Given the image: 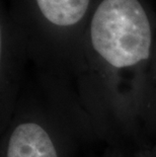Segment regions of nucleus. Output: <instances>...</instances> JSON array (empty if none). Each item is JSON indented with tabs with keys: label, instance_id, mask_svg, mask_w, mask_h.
Instances as JSON below:
<instances>
[{
	"label": "nucleus",
	"instance_id": "obj_1",
	"mask_svg": "<svg viewBox=\"0 0 156 157\" xmlns=\"http://www.w3.org/2000/svg\"><path fill=\"white\" fill-rule=\"evenodd\" d=\"M92 50L107 72L85 85L95 102L109 109L135 105L123 72L141 67L151 56L150 21L138 0H104L89 29Z\"/></svg>",
	"mask_w": 156,
	"mask_h": 157
},
{
	"label": "nucleus",
	"instance_id": "obj_2",
	"mask_svg": "<svg viewBox=\"0 0 156 157\" xmlns=\"http://www.w3.org/2000/svg\"><path fill=\"white\" fill-rule=\"evenodd\" d=\"M47 94L45 105L18 102L2 133L1 157H70L74 139L85 137L67 105Z\"/></svg>",
	"mask_w": 156,
	"mask_h": 157
},
{
	"label": "nucleus",
	"instance_id": "obj_3",
	"mask_svg": "<svg viewBox=\"0 0 156 157\" xmlns=\"http://www.w3.org/2000/svg\"><path fill=\"white\" fill-rule=\"evenodd\" d=\"M44 17L56 26H72L83 18L89 0H36Z\"/></svg>",
	"mask_w": 156,
	"mask_h": 157
},
{
	"label": "nucleus",
	"instance_id": "obj_4",
	"mask_svg": "<svg viewBox=\"0 0 156 157\" xmlns=\"http://www.w3.org/2000/svg\"><path fill=\"white\" fill-rule=\"evenodd\" d=\"M133 157H156V142L138 147Z\"/></svg>",
	"mask_w": 156,
	"mask_h": 157
}]
</instances>
